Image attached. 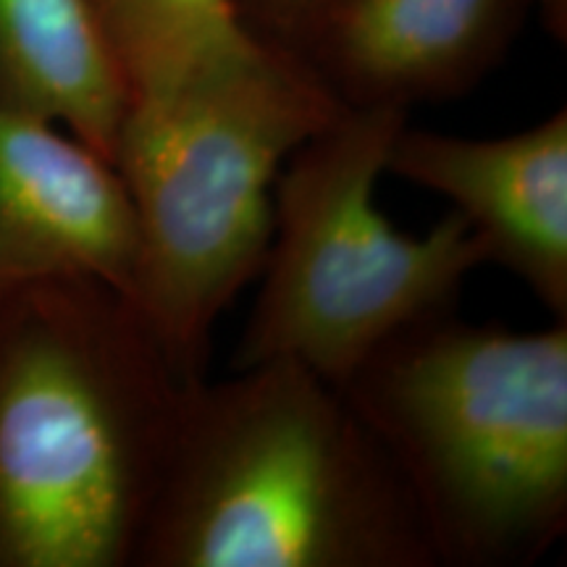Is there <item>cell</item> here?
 <instances>
[{
	"label": "cell",
	"instance_id": "cell-1",
	"mask_svg": "<svg viewBox=\"0 0 567 567\" xmlns=\"http://www.w3.org/2000/svg\"><path fill=\"white\" fill-rule=\"evenodd\" d=\"M195 381L109 281L0 292V567H137Z\"/></svg>",
	"mask_w": 567,
	"mask_h": 567
},
{
	"label": "cell",
	"instance_id": "cell-2",
	"mask_svg": "<svg viewBox=\"0 0 567 567\" xmlns=\"http://www.w3.org/2000/svg\"><path fill=\"white\" fill-rule=\"evenodd\" d=\"M137 567H436L342 389L271 360L184 400Z\"/></svg>",
	"mask_w": 567,
	"mask_h": 567
},
{
	"label": "cell",
	"instance_id": "cell-3",
	"mask_svg": "<svg viewBox=\"0 0 567 567\" xmlns=\"http://www.w3.org/2000/svg\"><path fill=\"white\" fill-rule=\"evenodd\" d=\"M344 400L392 460L436 567H523L567 530V321L425 318L358 365Z\"/></svg>",
	"mask_w": 567,
	"mask_h": 567
},
{
	"label": "cell",
	"instance_id": "cell-4",
	"mask_svg": "<svg viewBox=\"0 0 567 567\" xmlns=\"http://www.w3.org/2000/svg\"><path fill=\"white\" fill-rule=\"evenodd\" d=\"M342 109L300 55L260 38L132 95L113 166L137 216L134 302L189 379H205L213 326L258 279L276 176Z\"/></svg>",
	"mask_w": 567,
	"mask_h": 567
},
{
	"label": "cell",
	"instance_id": "cell-5",
	"mask_svg": "<svg viewBox=\"0 0 567 567\" xmlns=\"http://www.w3.org/2000/svg\"><path fill=\"white\" fill-rule=\"evenodd\" d=\"M402 109H344L289 155L274 184V231L260 287L234 347V371L271 360L344 384L381 344L457 308L486 266L457 210L405 234L375 205Z\"/></svg>",
	"mask_w": 567,
	"mask_h": 567
},
{
	"label": "cell",
	"instance_id": "cell-6",
	"mask_svg": "<svg viewBox=\"0 0 567 567\" xmlns=\"http://www.w3.org/2000/svg\"><path fill=\"white\" fill-rule=\"evenodd\" d=\"M386 174L446 197L484 245L486 266L517 276L567 321V111L505 137L415 130L394 137Z\"/></svg>",
	"mask_w": 567,
	"mask_h": 567
},
{
	"label": "cell",
	"instance_id": "cell-7",
	"mask_svg": "<svg viewBox=\"0 0 567 567\" xmlns=\"http://www.w3.org/2000/svg\"><path fill=\"white\" fill-rule=\"evenodd\" d=\"M140 231L126 184L87 142L0 105V292L92 276L134 297Z\"/></svg>",
	"mask_w": 567,
	"mask_h": 567
},
{
	"label": "cell",
	"instance_id": "cell-8",
	"mask_svg": "<svg viewBox=\"0 0 567 567\" xmlns=\"http://www.w3.org/2000/svg\"><path fill=\"white\" fill-rule=\"evenodd\" d=\"M530 0H331L292 51L347 109H402L476 87Z\"/></svg>",
	"mask_w": 567,
	"mask_h": 567
},
{
	"label": "cell",
	"instance_id": "cell-9",
	"mask_svg": "<svg viewBox=\"0 0 567 567\" xmlns=\"http://www.w3.org/2000/svg\"><path fill=\"white\" fill-rule=\"evenodd\" d=\"M132 84L95 0H0V105L63 126L113 163Z\"/></svg>",
	"mask_w": 567,
	"mask_h": 567
},
{
	"label": "cell",
	"instance_id": "cell-10",
	"mask_svg": "<svg viewBox=\"0 0 567 567\" xmlns=\"http://www.w3.org/2000/svg\"><path fill=\"white\" fill-rule=\"evenodd\" d=\"M132 95L163 90L255 40L237 0H95Z\"/></svg>",
	"mask_w": 567,
	"mask_h": 567
},
{
	"label": "cell",
	"instance_id": "cell-11",
	"mask_svg": "<svg viewBox=\"0 0 567 567\" xmlns=\"http://www.w3.org/2000/svg\"><path fill=\"white\" fill-rule=\"evenodd\" d=\"M331 0H237L239 17L255 38L292 48Z\"/></svg>",
	"mask_w": 567,
	"mask_h": 567
},
{
	"label": "cell",
	"instance_id": "cell-12",
	"mask_svg": "<svg viewBox=\"0 0 567 567\" xmlns=\"http://www.w3.org/2000/svg\"><path fill=\"white\" fill-rule=\"evenodd\" d=\"M536 3L542 9L544 19H547V24L551 27V32L563 40L567 32V0H536Z\"/></svg>",
	"mask_w": 567,
	"mask_h": 567
}]
</instances>
